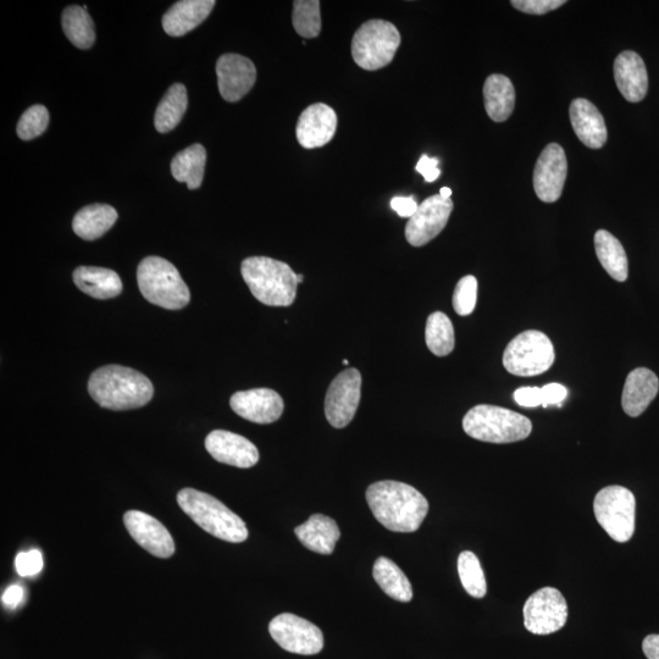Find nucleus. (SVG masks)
I'll return each mask as SVG.
<instances>
[{"mask_svg":"<svg viewBox=\"0 0 659 659\" xmlns=\"http://www.w3.org/2000/svg\"><path fill=\"white\" fill-rule=\"evenodd\" d=\"M73 278L80 291L96 299L118 297L123 292V281L114 270L79 267L74 271Z\"/></svg>","mask_w":659,"mask_h":659,"instance_id":"25","label":"nucleus"},{"mask_svg":"<svg viewBox=\"0 0 659 659\" xmlns=\"http://www.w3.org/2000/svg\"><path fill=\"white\" fill-rule=\"evenodd\" d=\"M439 163V159L430 158L429 155L424 154L422 155V158L419 159L417 166H415V170L424 176L426 182H434L439 179L441 175V170L437 168Z\"/></svg>","mask_w":659,"mask_h":659,"instance_id":"41","label":"nucleus"},{"mask_svg":"<svg viewBox=\"0 0 659 659\" xmlns=\"http://www.w3.org/2000/svg\"><path fill=\"white\" fill-rule=\"evenodd\" d=\"M373 575L381 590L393 598V600L403 603L412 601L413 589L411 581L408 580L407 575L391 559L386 557L376 559Z\"/></svg>","mask_w":659,"mask_h":659,"instance_id":"30","label":"nucleus"},{"mask_svg":"<svg viewBox=\"0 0 659 659\" xmlns=\"http://www.w3.org/2000/svg\"><path fill=\"white\" fill-rule=\"evenodd\" d=\"M453 210V202L440 195L431 196L420 204L417 213L408 220L406 238L409 245H428L445 229Z\"/></svg>","mask_w":659,"mask_h":659,"instance_id":"13","label":"nucleus"},{"mask_svg":"<svg viewBox=\"0 0 659 659\" xmlns=\"http://www.w3.org/2000/svg\"><path fill=\"white\" fill-rule=\"evenodd\" d=\"M478 298V280L475 276H464L459 280L453 293V308L461 317H468L474 312Z\"/></svg>","mask_w":659,"mask_h":659,"instance_id":"37","label":"nucleus"},{"mask_svg":"<svg viewBox=\"0 0 659 659\" xmlns=\"http://www.w3.org/2000/svg\"><path fill=\"white\" fill-rule=\"evenodd\" d=\"M465 434L490 443H512L528 439L533 431L530 419L509 409L479 404L463 418Z\"/></svg>","mask_w":659,"mask_h":659,"instance_id":"5","label":"nucleus"},{"mask_svg":"<svg viewBox=\"0 0 659 659\" xmlns=\"http://www.w3.org/2000/svg\"><path fill=\"white\" fill-rule=\"evenodd\" d=\"M137 282L143 297L154 306L179 310L191 301L190 289L179 270L164 258L143 259L138 265Z\"/></svg>","mask_w":659,"mask_h":659,"instance_id":"6","label":"nucleus"},{"mask_svg":"<svg viewBox=\"0 0 659 659\" xmlns=\"http://www.w3.org/2000/svg\"><path fill=\"white\" fill-rule=\"evenodd\" d=\"M297 539L308 550L329 556L334 552L341 533L334 519L323 514H314L306 523L297 526Z\"/></svg>","mask_w":659,"mask_h":659,"instance_id":"24","label":"nucleus"},{"mask_svg":"<svg viewBox=\"0 0 659 659\" xmlns=\"http://www.w3.org/2000/svg\"><path fill=\"white\" fill-rule=\"evenodd\" d=\"M570 123L575 135L591 149H600L607 142V127L600 110L584 98H578L570 104Z\"/></svg>","mask_w":659,"mask_h":659,"instance_id":"21","label":"nucleus"},{"mask_svg":"<svg viewBox=\"0 0 659 659\" xmlns=\"http://www.w3.org/2000/svg\"><path fill=\"white\" fill-rule=\"evenodd\" d=\"M458 574L464 590L475 598H483L487 592V585L483 567L478 556L470 551H464L458 557Z\"/></svg>","mask_w":659,"mask_h":659,"instance_id":"34","label":"nucleus"},{"mask_svg":"<svg viewBox=\"0 0 659 659\" xmlns=\"http://www.w3.org/2000/svg\"><path fill=\"white\" fill-rule=\"evenodd\" d=\"M367 502L378 522L395 533H414L429 512V502L413 486L385 480L370 485Z\"/></svg>","mask_w":659,"mask_h":659,"instance_id":"1","label":"nucleus"},{"mask_svg":"<svg viewBox=\"0 0 659 659\" xmlns=\"http://www.w3.org/2000/svg\"><path fill=\"white\" fill-rule=\"evenodd\" d=\"M568 391L561 384H548L542 387V397H544V407L550 404H561L566 400Z\"/></svg>","mask_w":659,"mask_h":659,"instance_id":"43","label":"nucleus"},{"mask_svg":"<svg viewBox=\"0 0 659 659\" xmlns=\"http://www.w3.org/2000/svg\"><path fill=\"white\" fill-rule=\"evenodd\" d=\"M642 650L649 659H659V635L652 634L642 642Z\"/></svg>","mask_w":659,"mask_h":659,"instance_id":"45","label":"nucleus"},{"mask_svg":"<svg viewBox=\"0 0 659 659\" xmlns=\"http://www.w3.org/2000/svg\"><path fill=\"white\" fill-rule=\"evenodd\" d=\"M214 0H182L171 7L163 18L164 31L171 37L185 36L208 18Z\"/></svg>","mask_w":659,"mask_h":659,"instance_id":"23","label":"nucleus"},{"mask_svg":"<svg viewBox=\"0 0 659 659\" xmlns=\"http://www.w3.org/2000/svg\"><path fill=\"white\" fill-rule=\"evenodd\" d=\"M16 572L20 577H33L42 572L43 556L38 550L21 552L15 559Z\"/></svg>","mask_w":659,"mask_h":659,"instance_id":"38","label":"nucleus"},{"mask_svg":"<svg viewBox=\"0 0 659 659\" xmlns=\"http://www.w3.org/2000/svg\"><path fill=\"white\" fill-rule=\"evenodd\" d=\"M485 109L495 123H503L514 112L515 90L511 80L505 75L494 74L487 77L484 85Z\"/></svg>","mask_w":659,"mask_h":659,"instance_id":"26","label":"nucleus"},{"mask_svg":"<svg viewBox=\"0 0 659 659\" xmlns=\"http://www.w3.org/2000/svg\"><path fill=\"white\" fill-rule=\"evenodd\" d=\"M218 86L226 102L241 101L257 80L256 66L240 54H224L217 63Z\"/></svg>","mask_w":659,"mask_h":659,"instance_id":"16","label":"nucleus"},{"mask_svg":"<svg viewBox=\"0 0 659 659\" xmlns=\"http://www.w3.org/2000/svg\"><path fill=\"white\" fill-rule=\"evenodd\" d=\"M232 411L241 418L256 424L278 422L284 413V400L278 392L270 389H253L236 392L231 397Z\"/></svg>","mask_w":659,"mask_h":659,"instance_id":"17","label":"nucleus"},{"mask_svg":"<svg viewBox=\"0 0 659 659\" xmlns=\"http://www.w3.org/2000/svg\"><path fill=\"white\" fill-rule=\"evenodd\" d=\"M362 375L359 370H343L331 382L325 398V415L335 429L346 428L356 415L361 402Z\"/></svg>","mask_w":659,"mask_h":659,"instance_id":"12","label":"nucleus"},{"mask_svg":"<svg viewBox=\"0 0 659 659\" xmlns=\"http://www.w3.org/2000/svg\"><path fill=\"white\" fill-rule=\"evenodd\" d=\"M292 22L299 36L318 37L321 31L320 2L318 0L293 2Z\"/></svg>","mask_w":659,"mask_h":659,"instance_id":"35","label":"nucleus"},{"mask_svg":"<svg viewBox=\"0 0 659 659\" xmlns=\"http://www.w3.org/2000/svg\"><path fill=\"white\" fill-rule=\"evenodd\" d=\"M252 295L269 307H290L297 296V274L289 264L268 257H251L241 265Z\"/></svg>","mask_w":659,"mask_h":659,"instance_id":"3","label":"nucleus"},{"mask_svg":"<svg viewBox=\"0 0 659 659\" xmlns=\"http://www.w3.org/2000/svg\"><path fill=\"white\" fill-rule=\"evenodd\" d=\"M127 531L138 545L158 558H170L175 553V542L168 529L158 519L140 511L124 515Z\"/></svg>","mask_w":659,"mask_h":659,"instance_id":"15","label":"nucleus"},{"mask_svg":"<svg viewBox=\"0 0 659 659\" xmlns=\"http://www.w3.org/2000/svg\"><path fill=\"white\" fill-rule=\"evenodd\" d=\"M391 208L400 215L401 218L411 219L419 208L415 197H395L391 201Z\"/></svg>","mask_w":659,"mask_h":659,"instance_id":"42","label":"nucleus"},{"mask_svg":"<svg viewBox=\"0 0 659 659\" xmlns=\"http://www.w3.org/2000/svg\"><path fill=\"white\" fill-rule=\"evenodd\" d=\"M555 347L544 332L528 330L514 337L503 353L508 373L531 378L546 373L555 363Z\"/></svg>","mask_w":659,"mask_h":659,"instance_id":"8","label":"nucleus"},{"mask_svg":"<svg viewBox=\"0 0 659 659\" xmlns=\"http://www.w3.org/2000/svg\"><path fill=\"white\" fill-rule=\"evenodd\" d=\"M269 631L276 644L297 655H317L324 647V635L317 625L295 614L275 617L269 624Z\"/></svg>","mask_w":659,"mask_h":659,"instance_id":"11","label":"nucleus"},{"mask_svg":"<svg viewBox=\"0 0 659 659\" xmlns=\"http://www.w3.org/2000/svg\"><path fill=\"white\" fill-rule=\"evenodd\" d=\"M440 196L442 198L450 199L451 196H452L451 188H448V187L441 188Z\"/></svg>","mask_w":659,"mask_h":659,"instance_id":"46","label":"nucleus"},{"mask_svg":"<svg viewBox=\"0 0 659 659\" xmlns=\"http://www.w3.org/2000/svg\"><path fill=\"white\" fill-rule=\"evenodd\" d=\"M400 44L401 35L395 25L385 20H370L354 33L352 57L359 68L379 70L392 62Z\"/></svg>","mask_w":659,"mask_h":659,"instance_id":"7","label":"nucleus"},{"mask_svg":"<svg viewBox=\"0 0 659 659\" xmlns=\"http://www.w3.org/2000/svg\"><path fill=\"white\" fill-rule=\"evenodd\" d=\"M118 220V212L108 204H92L75 215L73 229L77 236L86 241L98 240L107 234Z\"/></svg>","mask_w":659,"mask_h":659,"instance_id":"27","label":"nucleus"},{"mask_svg":"<svg viewBox=\"0 0 659 659\" xmlns=\"http://www.w3.org/2000/svg\"><path fill=\"white\" fill-rule=\"evenodd\" d=\"M206 448L215 461L236 468H252L259 462L254 443L231 431L214 430L207 436Z\"/></svg>","mask_w":659,"mask_h":659,"instance_id":"18","label":"nucleus"},{"mask_svg":"<svg viewBox=\"0 0 659 659\" xmlns=\"http://www.w3.org/2000/svg\"><path fill=\"white\" fill-rule=\"evenodd\" d=\"M206 163V148L197 143L175 155L171 162V174L177 182H184L190 190H197L202 186Z\"/></svg>","mask_w":659,"mask_h":659,"instance_id":"29","label":"nucleus"},{"mask_svg":"<svg viewBox=\"0 0 659 659\" xmlns=\"http://www.w3.org/2000/svg\"><path fill=\"white\" fill-rule=\"evenodd\" d=\"M63 30L69 41L80 49L91 48L96 41V32L90 14L85 8L71 5L62 16Z\"/></svg>","mask_w":659,"mask_h":659,"instance_id":"32","label":"nucleus"},{"mask_svg":"<svg viewBox=\"0 0 659 659\" xmlns=\"http://www.w3.org/2000/svg\"><path fill=\"white\" fill-rule=\"evenodd\" d=\"M511 4L523 13L544 15L561 8L566 2L564 0H512Z\"/></svg>","mask_w":659,"mask_h":659,"instance_id":"39","label":"nucleus"},{"mask_svg":"<svg viewBox=\"0 0 659 659\" xmlns=\"http://www.w3.org/2000/svg\"><path fill=\"white\" fill-rule=\"evenodd\" d=\"M594 512L598 524L614 541L624 544L635 533L636 500L627 487L613 485L595 497Z\"/></svg>","mask_w":659,"mask_h":659,"instance_id":"9","label":"nucleus"},{"mask_svg":"<svg viewBox=\"0 0 659 659\" xmlns=\"http://www.w3.org/2000/svg\"><path fill=\"white\" fill-rule=\"evenodd\" d=\"M297 279H298V285L303 284V282H304V276L303 275H297Z\"/></svg>","mask_w":659,"mask_h":659,"instance_id":"47","label":"nucleus"},{"mask_svg":"<svg viewBox=\"0 0 659 659\" xmlns=\"http://www.w3.org/2000/svg\"><path fill=\"white\" fill-rule=\"evenodd\" d=\"M523 614L525 628L531 634L550 635L566 625L568 605L561 591L544 587L528 598Z\"/></svg>","mask_w":659,"mask_h":659,"instance_id":"10","label":"nucleus"},{"mask_svg":"<svg viewBox=\"0 0 659 659\" xmlns=\"http://www.w3.org/2000/svg\"><path fill=\"white\" fill-rule=\"evenodd\" d=\"M595 249L598 260L612 279L624 282L628 279L627 253L611 232L598 230L595 234Z\"/></svg>","mask_w":659,"mask_h":659,"instance_id":"28","label":"nucleus"},{"mask_svg":"<svg viewBox=\"0 0 659 659\" xmlns=\"http://www.w3.org/2000/svg\"><path fill=\"white\" fill-rule=\"evenodd\" d=\"M342 364L343 365H348V364H350V362H348L347 359H345V361H343Z\"/></svg>","mask_w":659,"mask_h":659,"instance_id":"48","label":"nucleus"},{"mask_svg":"<svg viewBox=\"0 0 659 659\" xmlns=\"http://www.w3.org/2000/svg\"><path fill=\"white\" fill-rule=\"evenodd\" d=\"M567 173L566 152L562 146L551 143L542 151L535 165L534 188L540 201L555 203L561 198Z\"/></svg>","mask_w":659,"mask_h":659,"instance_id":"14","label":"nucleus"},{"mask_svg":"<svg viewBox=\"0 0 659 659\" xmlns=\"http://www.w3.org/2000/svg\"><path fill=\"white\" fill-rule=\"evenodd\" d=\"M25 591L20 585H11L5 590L2 596L4 607L8 609L18 608L20 603L24 601Z\"/></svg>","mask_w":659,"mask_h":659,"instance_id":"44","label":"nucleus"},{"mask_svg":"<svg viewBox=\"0 0 659 659\" xmlns=\"http://www.w3.org/2000/svg\"><path fill=\"white\" fill-rule=\"evenodd\" d=\"M614 80L622 96L630 103H639L649 90V76L644 60L638 53H620L614 62Z\"/></svg>","mask_w":659,"mask_h":659,"instance_id":"20","label":"nucleus"},{"mask_svg":"<svg viewBox=\"0 0 659 659\" xmlns=\"http://www.w3.org/2000/svg\"><path fill=\"white\" fill-rule=\"evenodd\" d=\"M425 341L431 353L437 357L451 354L456 345V336L450 318L445 313L435 312L426 321Z\"/></svg>","mask_w":659,"mask_h":659,"instance_id":"33","label":"nucleus"},{"mask_svg":"<svg viewBox=\"0 0 659 659\" xmlns=\"http://www.w3.org/2000/svg\"><path fill=\"white\" fill-rule=\"evenodd\" d=\"M187 90L181 83H175L160 101L154 116V125L160 134L174 130L180 124L187 110Z\"/></svg>","mask_w":659,"mask_h":659,"instance_id":"31","label":"nucleus"},{"mask_svg":"<svg viewBox=\"0 0 659 659\" xmlns=\"http://www.w3.org/2000/svg\"><path fill=\"white\" fill-rule=\"evenodd\" d=\"M88 392L94 402L110 411H130L146 406L154 395L146 375L123 365H105L93 371Z\"/></svg>","mask_w":659,"mask_h":659,"instance_id":"2","label":"nucleus"},{"mask_svg":"<svg viewBox=\"0 0 659 659\" xmlns=\"http://www.w3.org/2000/svg\"><path fill=\"white\" fill-rule=\"evenodd\" d=\"M514 400L519 406L535 408L544 406V397L540 387H522L514 392Z\"/></svg>","mask_w":659,"mask_h":659,"instance_id":"40","label":"nucleus"},{"mask_svg":"<svg viewBox=\"0 0 659 659\" xmlns=\"http://www.w3.org/2000/svg\"><path fill=\"white\" fill-rule=\"evenodd\" d=\"M337 130V115L328 104L309 105L299 116L296 135L303 148H320L334 138Z\"/></svg>","mask_w":659,"mask_h":659,"instance_id":"19","label":"nucleus"},{"mask_svg":"<svg viewBox=\"0 0 659 659\" xmlns=\"http://www.w3.org/2000/svg\"><path fill=\"white\" fill-rule=\"evenodd\" d=\"M177 503L208 534L232 544H240L248 539L247 525L241 517L206 492L188 487L179 492Z\"/></svg>","mask_w":659,"mask_h":659,"instance_id":"4","label":"nucleus"},{"mask_svg":"<svg viewBox=\"0 0 659 659\" xmlns=\"http://www.w3.org/2000/svg\"><path fill=\"white\" fill-rule=\"evenodd\" d=\"M659 390L657 375L650 369L638 368L625 381L622 407L631 418H638L655 400Z\"/></svg>","mask_w":659,"mask_h":659,"instance_id":"22","label":"nucleus"},{"mask_svg":"<svg viewBox=\"0 0 659 659\" xmlns=\"http://www.w3.org/2000/svg\"><path fill=\"white\" fill-rule=\"evenodd\" d=\"M48 124V109L44 105H33L22 114L18 124V135L21 140H33L47 130Z\"/></svg>","mask_w":659,"mask_h":659,"instance_id":"36","label":"nucleus"}]
</instances>
